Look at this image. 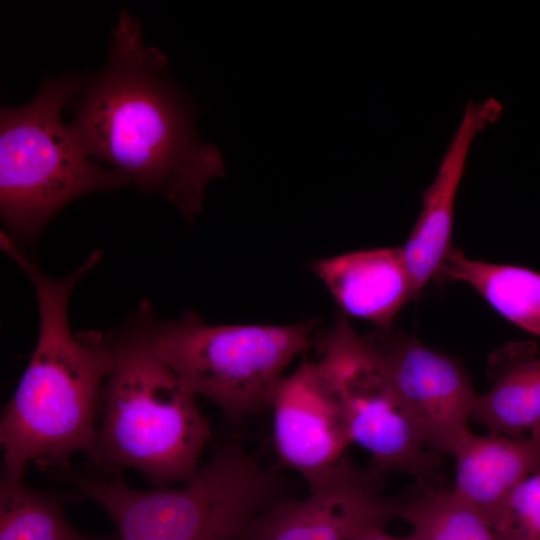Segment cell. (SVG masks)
Returning <instances> with one entry per match:
<instances>
[{"label": "cell", "mask_w": 540, "mask_h": 540, "mask_svg": "<svg viewBox=\"0 0 540 540\" xmlns=\"http://www.w3.org/2000/svg\"><path fill=\"white\" fill-rule=\"evenodd\" d=\"M68 106V125L93 159L130 187L167 199L187 222L202 212L209 183L225 175L222 153L199 137L198 109L168 59L145 43L140 20L125 9L104 69L85 78Z\"/></svg>", "instance_id": "6da1fadb"}, {"label": "cell", "mask_w": 540, "mask_h": 540, "mask_svg": "<svg viewBox=\"0 0 540 540\" xmlns=\"http://www.w3.org/2000/svg\"><path fill=\"white\" fill-rule=\"evenodd\" d=\"M155 319L145 300L122 324L93 330L111 360L95 463L115 473L134 469L154 486L166 487L198 472L212 430L197 396L154 351Z\"/></svg>", "instance_id": "3957f363"}, {"label": "cell", "mask_w": 540, "mask_h": 540, "mask_svg": "<svg viewBox=\"0 0 540 540\" xmlns=\"http://www.w3.org/2000/svg\"><path fill=\"white\" fill-rule=\"evenodd\" d=\"M532 341L510 342L488 358L490 389L478 394L471 420L490 433L529 436L540 430V356Z\"/></svg>", "instance_id": "5bb4252c"}, {"label": "cell", "mask_w": 540, "mask_h": 540, "mask_svg": "<svg viewBox=\"0 0 540 540\" xmlns=\"http://www.w3.org/2000/svg\"><path fill=\"white\" fill-rule=\"evenodd\" d=\"M85 78H44L34 98L0 111V214L3 231L20 249L75 199L130 187L114 169L93 159L62 118Z\"/></svg>", "instance_id": "5b68a950"}, {"label": "cell", "mask_w": 540, "mask_h": 540, "mask_svg": "<svg viewBox=\"0 0 540 540\" xmlns=\"http://www.w3.org/2000/svg\"><path fill=\"white\" fill-rule=\"evenodd\" d=\"M455 494L492 528L512 490L540 471V430L529 436L469 433L452 454Z\"/></svg>", "instance_id": "4fadbf2b"}, {"label": "cell", "mask_w": 540, "mask_h": 540, "mask_svg": "<svg viewBox=\"0 0 540 540\" xmlns=\"http://www.w3.org/2000/svg\"><path fill=\"white\" fill-rule=\"evenodd\" d=\"M472 287L502 317L540 337V274L528 268L473 260L452 247L436 276Z\"/></svg>", "instance_id": "9a60e30c"}, {"label": "cell", "mask_w": 540, "mask_h": 540, "mask_svg": "<svg viewBox=\"0 0 540 540\" xmlns=\"http://www.w3.org/2000/svg\"><path fill=\"white\" fill-rule=\"evenodd\" d=\"M344 411L351 443L383 472L396 470L419 485H444L440 455L429 450L407 408L372 351L340 314L318 360Z\"/></svg>", "instance_id": "52a82bcc"}, {"label": "cell", "mask_w": 540, "mask_h": 540, "mask_svg": "<svg viewBox=\"0 0 540 540\" xmlns=\"http://www.w3.org/2000/svg\"><path fill=\"white\" fill-rule=\"evenodd\" d=\"M361 337L388 375L425 446L452 456L470 433L468 422L478 395L465 367L391 326L375 327Z\"/></svg>", "instance_id": "ba28073f"}, {"label": "cell", "mask_w": 540, "mask_h": 540, "mask_svg": "<svg viewBox=\"0 0 540 540\" xmlns=\"http://www.w3.org/2000/svg\"><path fill=\"white\" fill-rule=\"evenodd\" d=\"M492 530L497 540H540V471L512 490Z\"/></svg>", "instance_id": "ac0fdd59"}, {"label": "cell", "mask_w": 540, "mask_h": 540, "mask_svg": "<svg viewBox=\"0 0 540 540\" xmlns=\"http://www.w3.org/2000/svg\"><path fill=\"white\" fill-rule=\"evenodd\" d=\"M316 320L288 325L209 324L193 312L151 327L154 351L196 395L237 424L270 408L295 357L308 349Z\"/></svg>", "instance_id": "8992f818"}, {"label": "cell", "mask_w": 540, "mask_h": 540, "mask_svg": "<svg viewBox=\"0 0 540 540\" xmlns=\"http://www.w3.org/2000/svg\"><path fill=\"white\" fill-rule=\"evenodd\" d=\"M59 495L29 487L24 477L0 480V540H103L75 529Z\"/></svg>", "instance_id": "e0dca14e"}, {"label": "cell", "mask_w": 540, "mask_h": 540, "mask_svg": "<svg viewBox=\"0 0 540 540\" xmlns=\"http://www.w3.org/2000/svg\"><path fill=\"white\" fill-rule=\"evenodd\" d=\"M502 104L488 97L471 100L440 162L437 174L422 195V209L402 247L414 298L437 273L452 249L455 201L476 136L501 116Z\"/></svg>", "instance_id": "8fae6325"}, {"label": "cell", "mask_w": 540, "mask_h": 540, "mask_svg": "<svg viewBox=\"0 0 540 540\" xmlns=\"http://www.w3.org/2000/svg\"><path fill=\"white\" fill-rule=\"evenodd\" d=\"M398 517L412 540H497L488 523L445 485H419L398 495Z\"/></svg>", "instance_id": "2e32d148"}, {"label": "cell", "mask_w": 540, "mask_h": 540, "mask_svg": "<svg viewBox=\"0 0 540 540\" xmlns=\"http://www.w3.org/2000/svg\"><path fill=\"white\" fill-rule=\"evenodd\" d=\"M67 475L110 516L117 540H242L258 515L286 498L281 476L236 440L216 444L180 487L139 490L120 473L108 481Z\"/></svg>", "instance_id": "277c9868"}, {"label": "cell", "mask_w": 540, "mask_h": 540, "mask_svg": "<svg viewBox=\"0 0 540 540\" xmlns=\"http://www.w3.org/2000/svg\"><path fill=\"white\" fill-rule=\"evenodd\" d=\"M385 472L344 456L301 499L284 498L258 515L242 540H353L398 517L399 498L382 494Z\"/></svg>", "instance_id": "9c48e42d"}, {"label": "cell", "mask_w": 540, "mask_h": 540, "mask_svg": "<svg viewBox=\"0 0 540 540\" xmlns=\"http://www.w3.org/2000/svg\"><path fill=\"white\" fill-rule=\"evenodd\" d=\"M103 540H117V537L116 538H103Z\"/></svg>", "instance_id": "ffe728a7"}, {"label": "cell", "mask_w": 540, "mask_h": 540, "mask_svg": "<svg viewBox=\"0 0 540 540\" xmlns=\"http://www.w3.org/2000/svg\"><path fill=\"white\" fill-rule=\"evenodd\" d=\"M0 247L29 277L40 319L30 361L1 411L2 475L24 477L31 463L41 470L68 473L75 452L85 451L96 460L95 418L111 366L109 353L93 330L72 332L69 300L103 253L94 251L65 277H51L4 234Z\"/></svg>", "instance_id": "7a4b0ae2"}, {"label": "cell", "mask_w": 540, "mask_h": 540, "mask_svg": "<svg viewBox=\"0 0 540 540\" xmlns=\"http://www.w3.org/2000/svg\"><path fill=\"white\" fill-rule=\"evenodd\" d=\"M342 314L390 327L414 298L402 247L364 249L311 264Z\"/></svg>", "instance_id": "7c38bea8"}, {"label": "cell", "mask_w": 540, "mask_h": 540, "mask_svg": "<svg viewBox=\"0 0 540 540\" xmlns=\"http://www.w3.org/2000/svg\"><path fill=\"white\" fill-rule=\"evenodd\" d=\"M274 447L281 462L310 486L327 475L351 443L339 396L320 363L286 374L270 404Z\"/></svg>", "instance_id": "30bf717a"}, {"label": "cell", "mask_w": 540, "mask_h": 540, "mask_svg": "<svg viewBox=\"0 0 540 540\" xmlns=\"http://www.w3.org/2000/svg\"><path fill=\"white\" fill-rule=\"evenodd\" d=\"M353 540H412L409 535L395 537L388 534L382 525H373L362 530Z\"/></svg>", "instance_id": "d6986e66"}]
</instances>
